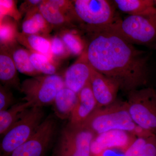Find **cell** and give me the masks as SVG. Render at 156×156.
Masks as SVG:
<instances>
[{"label": "cell", "mask_w": 156, "mask_h": 156, "mask_svg": "<svg viewBox=\"0 0 156 156\" xmlns=\"http://www.w3.org/2000/svg\"><path fill=\"white\" fill-rule=\"evenodd\" d=\"M85 52L94 69L119 84L128 94L148 87L151 73L147 52L138 50L110 26L88 31Z\"/></svg>", "instance_id": "cell-1"}, {"label": "cell", "mask_w": 156, "mask_h": 156, "mask_svg": "<svg viewBox=\"0 0 156 156\" xmlns=\"http://www.w3.org/2000/svg\"><path fill=\"white\" fill-rule=\"evenodd\" d=\"M83 126L96 135L112 130H122L136 136L140 129L131 119L126 101L118 99L108 106L97 108Z\"/></svg>", "instance_id": "cell-2"}, {"label": "cell", "mask_w": 156, "mask_h": 156, "mask_svg": "<svg viewBox=\"0 0 156 156\" xmlns=\"http://www.w3.org/2000/svg\"><path fill=\"white\" fill-rule=\"evenodd\" d=\"M79 27L84 32L111 25L119 17L115 6L106 0L72 1Z\"/></svg>", "instance_id": "cell-3"}, {"label": "cell", "mask_w": 156, "mask_h": 156, "mask_svg": "<svg viewBox=\"0 0 156 156\" xmlns=\"http://www.w3.org/2000/svg\"><path fill=\"white\" fill-rule=\"evenodd\" d=\"M128 112L138 127L156 136V91L151 87L133 90L127 94Z\"/></svg>", "instance_id": "cell-4"}, {"label": "cell", "mask_w": 156, "mask_h": 156, "mask_svg": "<svg viewBox=\"0 0 156 156\" xmlns=\"http://www.w3.org/2000/svg\"><path fill=\"white\" fill-rule=\"evenodd\" d=\"M117 33L132 44L156 46V16L128 15L119 16L110 25Z\"/></svg>", "instance_id": "cell-5"}, {"label": "cell", "mask_w": 156, "mask_h": 156, "mask_svg": "<svg viewBox=\"0 0 156 156\" xmlns=\"http://www.w3.org/2000/svg\"><path fill=\"white\" fill-rule=\"evenodd\" d=\"M43 108L32 107L11 126L2 137L1 156H9L35 132L44 120Z\"/></svg>", "instance_id": "cell-6"}, {"label": "cell", "mask_w": 156, "mask_h": 156, "mask_svg": "<svg viewBox=\"0 0 156 156\" xmlns=\"http://www.w3.org/2000/svg\"><path fill=\"white\" fill-rule=\"evenodd\" d=\"M96 135L86 127L68 122L62 129L52 156H92Z\"/></svg>", "instance_id": "cell-7"}, {"label": "cell", "mask_w": 156, "mask_h": 156, "mask_svg": "<svg viewBox=\"0 0 156 156\" xmlns=\"http://www.w3.org/2000/svg\"><path fill=\"white\" fill-rule=\"evenodd\" d=\"M65 87L63 77L58 74L32 77L21 83V92L24 95L22 100L30 102L32 107L43 108L53 104L57 93Z\"/></svg>", "instance_id": "cell-8"}, {"label": "cell", "mask_w": 156, "mask_h": 156, "mask_svg": "<svg viewBox=\"0 0 156 156\" xmlns=\"http://www.w3.org/2000/svg\"><path fill=\"white\" fill-rule=\"evenodd\" d=\"M57 132V122L50 115L35 132L9 156H45L53 144Z\"/></svg>", "instance_id": "cell-9"}, {"label": "cell", "mask_w": 156, "mask_h": 156, "mask_svg": "<svg viewBox=\"0 0 156 156\" xmlns=\"http://www.w3.org/2000/svg\"><path fill=\"white\" fill-rule=\"evenodd\" d=\"M39 10L52 29L61 31L77 26L72 1L44 0Z\"/></svg>", "instance_id": "cell-10"}, {"label": "cell", "mask_w": 156, "mask_h": 156, "mask_svg": "<svg viewBox=\"0 0 156 156\" xmlns=\"http://www.w3.org/2000/svg\"><path fill=\"white\" fill-rule=\"evenodd\" d=\"M136 138L133 133L122 130H112L96 135L91 146L92 154L114 149L125 152Z\"/></svg>", "instance_id": "cell-11"}, {"label": "cell", "mask_w": 156, "mask_h": 156, "mask_svg": "<svg viewBox=\"0 0 156 156\" xmlns=\"http://www.w3.org/2000/svg\"><path fill=\"white\" fill-rule=\"evenodd\" d=\"M90 86L97 103V108L108 106L117 100L119 84L92 68Z\"/></svg>", "instance_id": "cell-12"}, {"label": "cell", "mask_w": 156, "mask_h": 156, "mask_svg": "<svg viewBox=\"0 0 156 156\" xmlns=\"http://www.w3.org/2000/svg\"><path fill=\"white\" fill-rule=\"evenodd\" d=\"M92 68L84 51L65 72V87L78 93L89 83Z\"/></svg>", "instance_id": "cell-13"}, {"label": "cell", "mask_w": 156, "mask_h": 156, "mask_svg": "<svg viewBox=\"0 0 156 156\" xmlns=\"http://www.w3.org/2000/svg\"><path fill=\"white\" fill-rule=\"evenodd\" d=\"M97 108V101L89 83L78 92L77 100L69 122L73 125H83Z\"/></svg>", "instance_id": "cell-14"}, {"label": "cell", "mask_w": 156, "mask_h": 156, "mask_svg": "<svg viewBox=\"0 0 156 156\" xmlns=\"http://www.w3.org/2000/svg\"><path fill=\"white\" fill-rule=\"evenodd\" d=\"M10 52L5 47L0 49V80L3 86L21 92V83Z\"/></svg>", "instance_id": "cell-15"}, {"label": "cell", "mask_w": 156, "mask_h": 156, "mask_svg": "<svg viewBox=\"0 0 156 156\" xmlns=\"http://www.w3.org/2000/svg\"><path fill=\"white\" fill-rule=\"evenodd\" d=\"M115 7L121 12L131 15L156 16L154 1L151 0H115Z\"/></svg>", "instance_id": "cell-16"}, {"label": "cell", "mask_w": 156, "mask_h": 156, "mask_svg": "<svg viewBox=\"0 0 156 156\" xmlns=\"http://www.w3.org/2000/svg\"><path fill=\"white\" fill-rule=\"evenodd\" d=\"M21 27L22 33L45 36H48L53 30L39 11V7L25 14Z\"/></svg>", "instance_id": "cell-17"}, {"label": "cell", "mask_w": 156, "mask_h": 156, "mask_svg": "<svg viewBox=\"0 0 156 156\" xmlns=\"http://www.w3.org/2000/svg\"><path fill=\"white\" fill-rule=\"evenodd\" d=\"M78 98V93L65 87L58 92L52 105L55 115L62 120L69 119Z\"/></svg>", "instance_id": "cell-18"}, {"label": "cell", "mask_w": 156, "mask_h": 156, "mask_svg": "<svg viewBox=\"0 0 156 156\" xmlns=\"http://www.w3.org/2000/svg\"><path fill=\"white\" fill-rule=\"evenodd\" d=\"M6 48L10 52L19 72L32 77L42 75L35 69L32 64L29 50L19 46L17 43Z\"/></svg>", "instance_id": "cell-19"}, {"label": "cell", "mask_w": 156, "mask_h": 156, "mask_svg": "<svg viewBox=\"0 0 156 156\" xmlns=\"http://www.w3.org/2000/svg\"><path fill=\"white\" fill-rule=\"evenodd\" d=\"M32 107V104L23 101L17 102L6 110L0 111V134L3 136L11 126Z\"/></svg>", "instance_id": "cell-20"}, {"label": "cell", "mask_w": 156, "mask_h": 156, "mask_svg": "<svg viewBox=\"0 0 156 156\" xmlns=\"http://www.w3.org/2000/svg\"><path fill=\"white\" fill-rule=\"evenodd\" d=\"M17 40L18 43L26 47L29 51L53 58L50 51V39L47 36L18 32Z\"/></svg>", "instance_id": "cell-21"}, {"label": "cell", "mask_w": 156, "mask_h": 156, "mask_svg": "<svg viewBox=\"0 0 156 156\" xmlns=\"http://www.w3.org/2000/svg\"><path fill=\"white\" fill-rule=\"evenodd\" d=\"M59 36L63 41L70 55L79 56L86 50L87 44L82 39L75 29H71L60 31Z\"/></svg>", "instance_id": "cell-22"}, {"label": "cell", "mask_w": 156, "mask_h": 156, "mask_svg": "<svg viewBox=\"0 0 156 156\" xmlns=\"http://www.w3.org/2000/svg\"><path fill=\"white\" fill-rule=\"evenodd\" d=\"M30 53L31 62L38 72L44 75L57 74V66L53 58L30 51Z\"/></svg>", "instance_id": "cell-23"}, {"label": "cell", "mask_w": 156, "mask_h": 156, "mask_svg": "<svg viewBox=\"0 0 156 156\" xmlns=\"http://www.w3.org/2000/svg\"><path fill=\"white\" fill-rule=\"evenodd\" d=\"M19 32L14 20L9 17L1 19L0 43L1 47H8L18 43L17 37Z\"/></svg>", "instance_id": "cell-24"}, {"label": "cell", "mask_w": 156, "mask_h": 156, "mask_svg": "<svg viewBox=\"0 0 156 156\" xmlns=\"http://www.w3.org/2000/svg\"><path fill=\"white\" fill-rule=\"evenodd\" d=\"M49 39L50 43V51L53 59L54 58L62 59L67 58L70 55L59 36H54Z\"/></svg>", "instance_id": "cell-25"}, {"label": "cell", "mask_w": 156, "mask_h": 156, "mask_svg": "<svg viewBox=\"0 0 156 156\" xmlns=\"http://www.w3.org/2000/svg\"><path fill=\"white\" fill-rule=\"evenodd\" d=\"M1 19L5 17H12L18 20L21 16L16 8V2L10 0H1Z\"/></svg>", "instance_id": "cell-26"}, {"label": "cell", "mask_w": 156, "mask_h": 156, "mask_svg": "<svg viewBox=\"0 0 156 156\" xmlns=\"http://www.w3.org/2000/svg\"><path fill=\"white\" fill-rule=\"evenodd\" d=\"M15 102L10 89L1 85L0 86V111L10 108Z\"/></svg>", "instance_id": "cell-27"}, {"label": "cell", "mask_w": 156, "mask_h": 156, "mask_svg": "<svg viewBox=\"0 0 156 156\" xmlns=\"http://www.w3.org/2000/svg\"><path fill=\"white\" fill-rule=\"evenodd\" d=\"M136 156H156V135H152L148 138L145 145Z\"/></svg>", "instance_id": "cell-28"}, {"label": "cell", "mask_w": 156, "mask_h": 156, "mask_svg": "<svg viewBox=\"0 0 156 156\" xmlns=\"http://www.w3.org/2000/svg\"><path fill=\"white\" fill-rule=\"evenodd\" d=\"M41 0H28L25 1L21 4L19 8V12L21 16L26 14L31 10L37 8L41 3Z\"/></svg>", "instance_id": "cell-29"}, {"label": "cell", "mask_w": 156, "mask_h": 156, "mask_svg": "<svg viewBox=\"0 0 156 156\" xmlns=\"http://www.w3.org/2000/svg\"><path fill=\"white\" fill-rule=\"evenodd\" d=\"M92 156H126L125 152L121 150L108 149L106 150L99 153L92 154Z\"/></svg>", "instance_id": "cell-30"}, {"label": "cell", "mask_w": 156, "mask_h": 156, "mask_svg": "<svg viewBox=\"0 0 156 156\" xmlns=\"http://www.w3.org/2000/svg\"><path fill=\"white\" fill-rule=\"evenodd\" d=\"M155 49H156V46L155 47Z\"/></svg>", "instance_id": "cell-31"}]
</instances>
